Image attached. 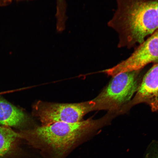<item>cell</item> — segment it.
Instances as JSON below:
<instances>
[{"label":"cell","instance_id":"obj_4","mask_svg":"<svg viewBox=\"0 0 158 158\" xmlns=\"http://www.w3.org/2000/svg\"><path fill=\"white\" fill-rule=\"evenodd\" d=\"M153 62L158 63V29L139 44L129 58L104 72L114 77L122 73L140 70Z\"/></svg>","mask_w":158,"mask_h":158},{"label":"cell","instance_id":"obj_9","mask_svg":"<svg viewBox=\"0 0 158 158\" xmlns=\"http://www.w3.org/2000/svg\"><path fill=\"white\" fill-rule=\"evenodd\" d=\"M25 0H0V6H7L10 4L13 1H21ZM27 1H32V0H27Z\"/></svg>","mask_w":158,"mask_h":158},{"label":"cell","instance_id":"obj_6","mask_svg":"<svg viewBox=\"0 0 158 158\" xmlns=\"http://www.w3.org/2000/svg\"><path fill=\"white\" fill-rule=\"evenodd\" d=\"M28 120L24 112L0 97V124L6 127H20Z\"/></svg>","mask_w":158,"mask_h":158},{"label":"cell","instance_id":"obj_3","mask_svg":"<svg viewBox=\"0 0 158 158\" xmlns=\"http://www.w3.org/2000/svg\"><path fill=\"white\" fill-rule=\"evenodd\" d=\"M33 113L41 126L60 122L76 123L82 121L87 114L95 110L93 100L77 103H58L39 101L33 106Z\"/></svg>","mask_w":158,"mask_h":158},{"label":"cell","instance_id":"obj_1","mask_svg":"<svg viewBox=\"0 0 158 158\" xmlns=\"http://www.w3.org/2000/svg\"><path fill=\"white\" fill-rule=\"evenodd\" d=\"M112 117L108 114L98 119L89 118L76 123L37 126L19 133L21 139L37 150L41 158H67Z\"/></svg>","mask_w":158,"mask_h":158},{"label":"cell","instance_id":"obj_7","mask_svg":"<svg viewBox=\"0 0 158 158\" xmlns=\"http://www.w3.org/2000/svg\"><path fill=\"white\" fill-rule=\"evenodd\" d=\"M20 139L19 133L9 127L0 126V158H5L12 153Z\"/></svg>","mask_w":158,"mask_h":158},{"label":"cell","instance_id":"obj_8","mask_svg":"<svg viewBox=\"0 0 158 158\" xmlns=\"http://www.w3.org/2000/svg\"><path fill=\"white\" fill-rule=\"evenodd\" d=\"M67 4L66 0H56V26L59 27L65 26L68 18L66 15Z\"/></svg>","mask_w":158,"mask_h":158},{"label":"cell","instance_id":"obj_5","mask_svg":"<svg viewBox=\"0 0 158 158\" xmlns=\"http://www.w3.org/2000/svg\"><path fill=\"white\" fill-rule=\"evenodd\" d=\"M135 94L133 99L121 109L120 112L142 103L148 104L153 112L158 111V63L145 75Z\"/></svg>","mask_w":158,"mask_h":158},{"label":"cell","instance_id":"obj_10","mask_svg":"<svg viewBox=\"0 0 158 158\" xmlns=\"http://www.w3.org/2000/svg\"><path fill=\"white\" fill-rule=\"evenodd\" d=\"M149 157H150V158H158V148L156 150L155 152L153 154V156H150Z\"/></svg>","mask_w":158,"mask_h":158},{"label":"cell","instance_id":"obj_2","mask_svg":"<svg viewBox=\"0 0 158 158\" xmlns=\"http://www.w3.org/2000/svg\"><path fill=\"white\" fill-rule=\"evenodd\" d=\"M139 70L121 73L113 77L102 92L92 100L96 110L119 112L131 101L139 85Z\"/></svg>","mask_w":158,"mask_h":158}]
</instances>
